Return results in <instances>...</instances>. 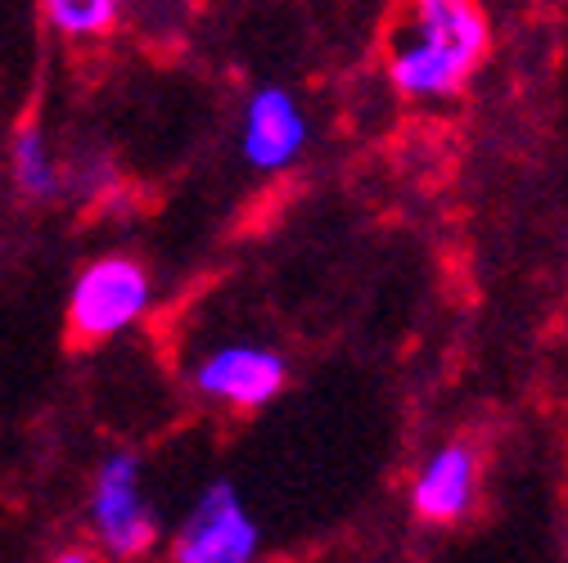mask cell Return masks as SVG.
<instances>
[{
    "mask_svg": "<svg viewBox=\"0 0 568 563\" xmlns=\"http://www.w3.org/2000/svg\"><path fill=\"white\" fill-rule=\"evenodd\" d=\"M491 54L483 0H388L379 19V68L406 100H452Z\"/></svg>",
    "mask_w": 568,
    "mask_h": 563,
    "instance_id": "6da1fadb",
    "label": "cell"
},
{
    "mask_svg": "<svg viewBox=\"0 0 568 563\" xmlns=\"http://www.w3.org/2000/svg\"><path fill=\"white\" fill-rule=\"evenodd\" d=\"M150 303V270L135 257H100L82 270L73 298L63 316V342L68 351H91L122 334Z\"/></svg>",
    "mask_w": 568,
    "mask_h": 563,
    "instance_id": "7a4b0ae2",
    "label": "cell"
},
{
    "mask_svg": "<svg viewBox=\"0 0 568 563\" xmlns=\"http://www.w3.org/2000/svg\"><path fill=\"white\" fill-rule=\"evenodd\" d=\"M257 545V528L244 514L240 497L217 482L203 491V501L190 510L185 528L172 541V559L176 563H248Z\"/></svg>",
    "mask_w": 568,
    "mask_h": 563,
    "instance_id": "3957f363",
    "label": "cell"
},
{
    "mask_svg": "<svg viewBox=\"0 0 568 563\" xmlns=\"http://www.w3.org/2000/svg\"><path fill=\"white\" fill-rule=\"evenodd\" d=\"M100 541L118 554V559H140L150 554L159 541V519L150 505H140L135 497V460L131 455H113L100 469L95 482V501H91Z\"/></svg>",
    "mask_w": 568,
    "mask_h": 563,
    "instance_id": "277c9868",
    "label": "cell"
},
{
    "mask_svg": "<svg viewBox=\"0 0 568 563\" xmlns=\"http://www.w3.org/2000/svg\"><path fill=\"white\" fill-rule=\"evenodd\" d=\"M478 478H483V447L474 438H452L429 464L419 469L410 505L424 523L452 528L474 510Z\"/></svg>",
    "mask_w": 568,
    "mask_h": 563,
    "instance_id": "5b68a950",
    "label": "cell"
},
{
    "mask_svg": "<svg viewBox=\"0 0 568 563\" xmlns=\"http://www.w3.org/2000/svg\"><path fill=\"white\" fill-rule=\"evenodd\" d=\"M194 379L207 397L235 406L240 414H253L271 397H280L284 361L271 357V351H262V347H226V351H217V357H207Z\"/></svg>",
    "mask_w": 568,
    "mask_h": 563,
    "instance_id": "8992f818",
    "label": "cell"
},
{
    "mask_svg": "<svg viewBox=\"0 0 568 563\" xmlns=\"http://www.w3.org/2000/svg\"><path fill=\"white\" fill-rule=\"evenodd\" d=\"M303 145V117L294 109V100L284 91H262L248 104V131H244V150L253 163L262 167H280L290 163Z\"/></svg>",
    "mask_w": 568,
    "mask_h": 563,
    "instance_id": "52a82bcc",
    "label": "cell"
},
{
    "mask_svg": "<svg viewBox=\"0 0 568 563\" xmlns=\"http://www.w3.org/2000/svg\"><path fill=\"white\" fill-rule=\"evenodd\" d=\"M45 28L68 45H100L122 23V0H37Z\"/></svg>",
    "mask_w": 568,
    "mask_h": 563,
    "instance_id": "ba28073f",
    "label": "cell"
},
{
    "mask_svg": "<svg viewBox=\"0 0 568 563\" xmlns=\"http://www.w3.org/2000/svg\"><path fill=\"white\" fill-rule=\"evenodd\" d=\"M14 176L37 198L54 194V167H50V154L41 145V122H32V117H23L14 131Z\"/></svg>",
    "mask_w": 568,
    "mask_h": 563,
    "instance_id": "9c48e42d",
    "label": "cell"
},
{
    "mask_svg": "<svg viewBox=\"0 0 568 563\" xmlns=\"http://www.w3.org/2000/svg\"><path fill=\"white\" fill-rule=\"evenodd\" d=\"M50 563H109L100 550H91V545H68V550H59Z\"/></svg>",
    "mask_w": 568,
    "mask_h": 563,
    "instance_id": "30bf717a",
    "label": "cell"
}]
</instances>
